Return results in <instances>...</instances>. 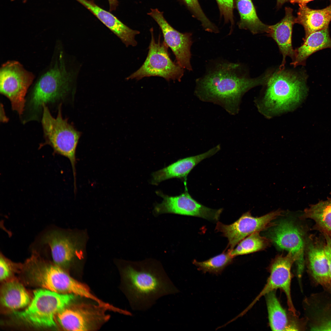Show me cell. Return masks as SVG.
<instances>
[{
  "label": "cell",
  "mask_w": 331,
  "mask_h": 331,
  "mask_svg": "<svg viewBox=\"0 0 331 331\" xmlns=\"http://www.w3.org/2000/svg\"><path fill=\"white\" fill-rule=\"evenodd\" d=\"M277 7V8H280L285 3L289 1V0H276Z\"/></svg>",
  "instance_id": "d590c367"
},
{
  "label": "cell",
  "mask_w": 331,
  "mask_h": 331,
  "mask_svg": "<svg viewBox=\"0 0 331 331\" xmlns=\"http://www.w3.org/2000/svg\"><path fill=\"white\" fill-rule=\"evenodd\" d=\"M238 63L224 60L215 63L196 80L195 95L201 101L220 105L232 115L237 114L242 97L251 88L266 83L269 73L250 78L242 74Z\"/></svg>",
  "instance_id": "6da1fadb"
},
{
  "label": "cell",
  "mask_w": 331,
  "mask_h": 331,
  "mask_svg": "<svg viewBox=\"0 0 331 331\" xmlns=\"http://www.w3.org/2000/svg\"><path fill=\"white\" fill-rule=\"evenodd\" d=\"M296 23L302 25L305 31V38L311 33L329 27L331 21V1L321 9H311L306 5H299Z\"/></svg>",
  "instance_id": "7402d4cb"
},
{
  "label": "cell",
  "mask_w": 331,
  "mask_h": 331,
  "mask_svg": "<svg viewBox=\"0 0 331 331\" xmlns=\"http://www.w3.org/2000/svg\"><path fill=\"white\" fill-rule=\"evenodd\" d=\"M34 78L33 74L17 61H8L1 68V93L9 99L13 110L20 117L24 112L26 94Z\"/></svg>",
  "instance_id": "9c48e42d"
},
{
  "label": "cell",
  "mask_w": 331,
  "mask_h": 331,
  "mask_svg": "<svg viewBox=\"0 0 331 331\" xmlns=\"http://www.w3.org/2000/svg\"><path fill=\"white\" fill-rule=\"evenodd\" d=\"M0 296L2 305L12 310L23 308L30 301L29 295L24 286L16 280L8 281L2 285Z\"/></svg>",
  "instance_id": "484cf974"
},
{
  "label": "cell",
  "mask_w": 331,
  "mask_h": 331,
  "mask_svg": "<svg viewBox=\"0 0 331 331\" xmlns=\"http://www.w3.org/2000/svg\"><path fill=\"white\" fill-rule=\"evenodd\" d=\"M42 243L49 246L54 262L60 267L68 265L76 255V246L72 238L61 231L48 232L44 236Z\"/></svg>",
  "instance_id": "44dd1931"
},
{
  "label": "cell",
  "mask_w": 331,
  "mask_h": 331,
  "mask_svg": "<svg viewBox=\"0 0 331 331\" xmlns=\"http://www.w3.org/2000/svg\"><path fill=\"white\" fill-rule=\"evenodd\" d=\"M57 316L59 324L66 330L83 331L88 330L89 329V313L87 311L65 308Z\"/></svg>",
  "instance_id": "4316f807"
},
{
  "label": "cell",
  "mask_w": 331,
  "mask_h": 331,
  "mask_svg": "<svg viewBox=\"0 0 331 331\" xmlns=\"http://www.w3.org/2000/svg\"><path fill=\"white\" fill-rule=\"evenodd\" d=\"M151 40L146 58L142 66L126 79L139 80L143 78L158 76L167 81L171 80L181 81L184 74V69L171 59L168 47L161 42L160 35L156 40L153 28L150 29Z\"/></svg>",
  "instance_id": "52a82bcc"
},
{
  "label": "cell",
  "mask_w": 331,
  "mask_h": 331,
  "mask_svg": "<svg viewBox=\"0 0 331 331\" xmlns=\"http://www.w3.org/2000/svg\"><path fill=\"white\" fill-rule=\"evenodd\" d=\"M124 282L133 309L144 311L159 299L179 292L157 261L135 262L123 270Z\"/></svg>",
  "instance_id": "7a4b0ae2"
},
{
  "label": "cell",
  "mask_w": 331,
  "mask_h": 331,
  "mask_svg": "<svg viewBox=\"0 0 331 331\" xmlns=\"http://www.w3.org/2000/svg\"><path fill=\"white\" fill-rule=\"evenodd\" d=\"M300 47L295 50V57L291 63L295 67L304 65L307 58L320 50L331 48V38L329 27L313 32L303 39Z\"/></svg>",
  "instance_id": "603a6c76"
},
{
  "label": "cell",
  "mask_w": 331,
  "mask_h": 331,
  "mask_svg": "<svg viewBox=\"0 0 331 331\" xmlns=\"http://www.w3.org/2000/svg\"><path fill=\"white\" fill-rule=\"evenodd\" d=\"M109 5V11H112L116 10L118 5L117 0H108Z\"/></svg>",
  "instance_id": "836d02e7"
},
{
  "label": "cell",
  "mask_w": 331,
  "mask_h": 331,
  "mask_svg": "<svg viewBox=\"0 0 331 331\" xmlns=\"http://www.w3.org/2000/svg\"><path fill=\"white\" fill-rule=\"evenodd\" d=\"M11 0V1H14L15 0ZM22 0V1H23V2H24V3H25L27 1V0Z\"/></svg>",
  "instance_id": "8d00e7d4"
},
{
  "label": "cell",
  "mask_w": 331,
  "mask_h": 331,
  "mask_svg": "<svg viewBox=\"0 0 331 331\" xmlns=\"http://www.w3.org/2000/svg\"><path fill=\"white\" fill-rule=\"evenodd\" d=\"M306 78L301 74L279 69L270 74L263 99L265 112L276 114L291 110L306 97Z\"/></svg>",
  "instance_id": "277c9868"
},
{
  "label": "cell",
  "mask_w": 331,
  "mask_h": 331,
  "mask_svg": "<svg viewBox=\"0 0 331 331\" xmlns=\"http://www.w3.org/2000/svg\"><path fill=\"white\" fill-rule=\"evenodd\" d=\"M62 104L58 107L56 118L51 115L49 108L45 105L43 106L41 121L44 143L40 145L50 146L56 154L67 158L71 163L74 178V185L76 186V151L81 133L63 118L62 113Z\"/></svg>",
  "instance_id": "5b68a950"
},
{
  "label": "cell",
  "mask_w": 331,
  "mask_h": 331,
  "mask_svg": "<svg viewBox=\"0 0 331 331\" xmlns=\"http://www.w3.org/2000/svg\"><path fill=\"white\" fill-rule=\"evenodd\" d=\"M76 0L89 10L116 35L126 47H135L137 45L135 37L140 33L139 31L129 28L112 13L97 5L93 0Z\"/></svg>",
  "instance_id": "ac0fdd59"
},
{
  "label": "cell",
  "mask_w": 331,
  "mask_h": 331,
  "mask_svg": "<svg viewBox=\"0 0 331 331\" xmlns=\"http://www.w3.org/2000/svg\"><path fill=\"white\" fill-rule=\"evenodd\" d=\"M300 218L314 221L312 230L318 231L321 234H331V196L325 200L310 205L304 209Z\"/></svg>",
  "instance_id": "cb8c5ba5"
},
{
  "label": "cell",
  "mask_w": 331,
  "mask_h": 331,
  "mask_svg": "<svg viewBox=\"0 0 331 331\" xmlns=\"http://www.w3.org/2000/svg\"><path fill=\"white\" fill-rule=\"evenodd\" d=\"M234 7L240 16L238 25L240 29L248 30L253 34L268 32L269 25L259 19L252 0H234Z\"/></svg>",
  "instance_id": "d4e9b609"
},
{
  "label": "cell",
  "mask_w": 331,
  "mask_h": 331,
  "mask_svg": "<svg viewBox=\"0 0 331 331\" xmlns=\"http://www.w3.org/2000/svg\"><path fill=\"white\" fill-rule=\"evenodd\" d=\"M74 298L72 294L57 293L46 289L34 292L33 299L24 310L15 312L19 318L33 326L51 327L56 325L55 317Z\"/></svg>",
  "instance_id": "8992f818"
},
{
  "label": "cell",
  "mask_w": 331,
  "mask_h": 331,
  "mask_svg": "<svg viewBox=\"0 0 331 331\" xmlns=\"http://www.w3.org/2000/svg\"><path fill=\"white\" fill-rule=\"evenodd\" d=\"M147 14L159 26L163 34L164 42L174 55L176 62L182 68L191 71V48L193 42L190 32L181 33L173 28L166 21L163 13L157 9H151Z\"/></svg>",
  "instance_id": "9a60e30c"
},
{
  "label": "cell",
  "mask_w": 331,
  "mask_h": 331,
  "mask_svg": "<svg viewBox=\"0 0 331 331\" xmlns=\"http://www.w3.org/2000/svg\"><path fill=\"white\" fill-rule=\"evenodd\" d=\"M70 78L62 60L56 62L40 78L26 98L21 117L22 123L40 121L43 105H55L64 100L70 89Z\"/></svg>",
  "instance_id": "3957f363"
},
{
  "label": "cell",
  "mask_w": 331,
  "mask_h": 331,
  "mask_svg": "<svg viewBox=\"0 0 331 331\" xmlns=\"http://www.w3.org/2000/svg\"><path fill=\"white\" fill-rule=\"evenodd\" d=\"M156 193L162 197V203L156 204L154 211L155 214L159 215L171 213L195 216L210 221H217L223 209H211L205 206L193 199L185 189L179 195L169 196L161 192Z\"/></svg>",
  "instance_id": "7c38bea8"
},
{
  "label": "cell",
  "mask_w": 331,
  "mask_h": 331,
  "mask_svg": "<svg viewBox=\"0 0 331 331\" xmlns=\"http://www.w3.org/2000/svg\"><path fill=\"white\" fill-rule=\"evenodd\" d=\"M314 0H289V1L292 4L298 3L299 5H306L309 2ZM331 1V0H330Z\"/></svg>",
  "instance_id": "e575fe53"
},
{
  "label": "cell",
  "mask_w": 331,
  "mask_h": 331,
  "mask_svg": "<svg viewBox=\"0 0 331 331\" xmlns=\"http://www.w3.org/2000/svg\"><path fill=\"white\" fill-rule=\"evenodd\" d=\"M17 265L11 262L1 254L0 259V279L3 281L11 274L12 270Z\"/></svg>",
  "instance_id": "1f68e13d"
},
{
  "label": "cell",
  "mask_w": 331,
  "mask_h": 331,
  "mask_svg": "<svg viewBox=\"0 0 331 331\" xmlns=\"http://www.w3.org/2000/svg\"><path fill=\"white\" fill-rule=\"evenodd\" d=\"M191 13L193 17L199 20L206 31L215 33L219 32L218 28L212 22L203 11L198 0H180Z\"/></svg>",
  "instance_id": "f546056e"
},
{
  "label": "cell",
  "mask_w": 331,
  "mask_h": 331,
  "mask_svg": "<svg viewBox=\"0 0 331 331\" xmlns=\"http://www.w3.org/2000/svg\"><path fill=\"white\" fill-rule=\"evenodd\" d=\"M269 324L273 331H296L306 329L305 318L297 317L291 320L282 306L276 296L275 290L265 295Z\"/></svg>",
  "instance_id": "ffe728a7"
},
{
  "label": "cell",
  "mask_w": 331,
  "mask_h": 331,
  "mask_svg": "<svg viewBox=\"0 0 331 331\" xmlns=\"http://www.w3.org/2000/svg\"><path fill=\"white\" fill-rule=\"evenodd\" d=\"M302 229L291 221L280 222L271 230V240L280 248L292 254L296 259L297 276L301 281L305 264L306 237Z\"/></svg>",
  "instance_id": "8fae6325"
},
{
  "label": "cell",
  "mask_w": 331,
  "mask_h": 331,
  "mask_svg": "<svg viewBox=\"0 0 331 331\" xmlns=\"http://www.w3.org/2000/svg\"><path fill=\"white\" fill-rule=\"evenodd\" d=\"M323 236L311 234L307 237L305 250V263L311 283L320 286L331 295V279L328 261L325 251Z\"/></svg>",
  "instance_id": "4fadbf2b"
},
{
  "label": "cell",
  "mask_w": 331,
  "mask_h": 331,
  "mask_svg": "<svg viewBox=\"0 0 331 331\" xmlns=\"http://www.w3.org/2000/svg\"><path fill=\"white\" fill-rule=\"evenodd\" d=\"M259 232L254 233L242 240L235 248L230 251L231 255L234 257L256 252L267 248L269 245V241L261 236Z\"/></svg>",
  "instance_id": "83f0119b"
},
{
  "label": "cell",
  "mask_w": 331,
  "mask_h": 331,
  "mask_svg": "<svg viewBox=\"0 0 331 331\" xmlns=\"http://www.w3.org/2000/svg\"><path fill=\"white\" fill-rule=\"evenodd\" d=\"M284 17L276 24L269 25L268 35L272 37L277 43L283 56L280 70L284 69L287 56L293 61L295 57V50L292 44V33L294 25L296 23V17L293 14V9L289 7L285 9Z\"/></svg>",
  "instance_id": "d6986e66"
},
{
  "label": "cell",
  "mask_w": 331,
  "mask_h": 331,
  "mask_svg": "<svg viewBox=\"0 0 331 331\" xmlns=\"http://www.w3.org/2000/svg\"><path fill=\"white\" fill-rule=\"evenodd\" d=\"M281 211H272L259 217L253 216L249 211L244 213L237 220L230 225L218 222L215 229L227 238L228 247L231 251L243 239L253 233L270 226L272 221L281 215Z\"/></svg>",
  "instance_id": "5bb4252c"
},
{
  "label": "cell",
  "mask_w": 331,
  "mask_h": 331,
  "mask_svg": "<svg viewBox=\"0 0 331 331\" xmlns=\"http://www.w3.org/2000/svg\"><path fill=\"white\" fill-rule=\"evenodd\" d=\"M231 250H224L222 253L203 261H198L194 260L193 263L197 267L199 270L204 273L219 275L224 268L233 262L234 257L230 254Z\"/></svg>",
  "instance_id": "f1b7e54d"
},
{
  "label": "cell",
  "mask_w": 331,
  "mask_h": 331,
  "mask_svg": "<svg viewBox=\"0 0 331 331\" xmlns=\"http://www.w3.org/2000/svg\"><path fill=\"white\" fill-rule=\"evenodd\" d=\"M220 149V145H218L205 153L180 159L168 166L153 172L151 184L157 185L166 180L176 178L183 180L185 188H187V177L192 169L200 162L213 155Z\"/></svg>",
  "instance_id": "e0dca14e"
},
{
  "label": "cell",
  "mask_w": 331,
  "mask_h": 331,
  "mask_svg": "<svg viewBox=\"0 0 331 331\" xmlns=\"http://www.w3.org/2000/svg\"><path fill=\"white\" fill-rule=\"evenodd\" d=\"M217 3L221 17L226 23L230 24L229 34L232 32L234 25L233 10L234 0H215Z\"/></svg>",
  "instance_id": "4dcf8cb0"
},
{
  "label": "cell",
  "mask_w": 331,
  "mask_h": 331,
  "mask_svg": "<svg viewBox=\"0 0 331 331\" xmlns=\"http://www.w3.org/2000/svg\"><path fill=\"white\" fill-rule=\"evenodd\" d=\"M325 240V251L328 263L329 273L331 279V234H323Z\"/></svg>",
  "instance_id": "d6a6232c"
},
{
  "label": "cell",
  "mask_w": 331,
  "mask_h": 331,
  "mask_svg": "<svg viewBox=\"0 0 331 331\" xmlns=\"http://www.w3.org/2000/svg\"><path fill=\"white\" fill-rule=\"evenodd\" d=\"M296 259L292 253L286 255H278L272 260L269 267L270 275L265 286L250 304L242 312L245 314L260 299L266 294L278 289L281 290L286 297L289 310L298 316L294 306L291 293L292 265Z\"/></svg>",
  "instance_id": "30bf717a"
},
{
  "label": "cell",
  "mask_w": 331,
  "mask_h": 331,
  "mask_svg": "<svg viewBox=\"0 0 331 331\" xmlns=\"http://www.w3.org/2000/svg\"><path fill=\"white\" fill-rule=\"evenodd\" d=\"M25 267L32 280L38 285L57 293L77 294L80 282L74 279L61 267L47 262L34 253L27 261Z\"/></svg>",
  "instance_id": "ba28073f"
},
{
  "label": "cell",
  "mask_w": 331,
  "mask_h": 331,
  "mask_svg": "<svg viewBox=\"0 0 331 331\" xmlns=\"http://www.w3.org/2000/svg\"><path fill=\"white\" fill-rule=\"evenodd\" d=\"M311 295L304 300L307 328L310 330H331V295Z\"/></svg>",
  "instance_id": "2e32d148"
}]
</instances>
